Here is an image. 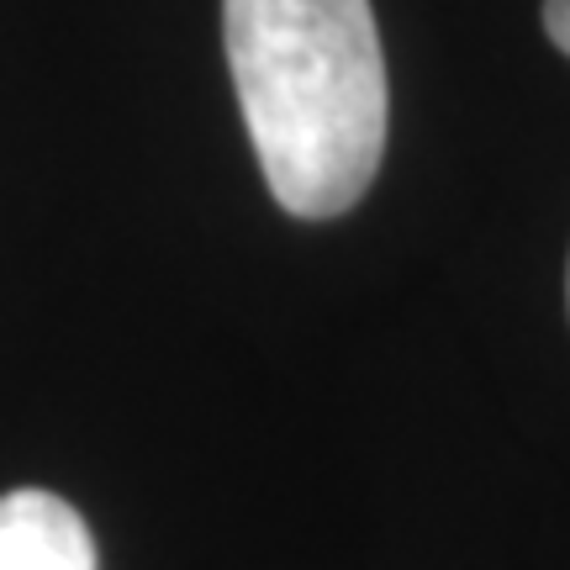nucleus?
<instances>
[{
  "label": "nucleus",
  "instance_id": "f257e3e1",
  "mask_svg": "<svg viewBox=\"0 0 570 570\" xmlns=\"http://www.w3.org/2000/svg\"><path fill=\"white\" fill-rule=\"evenodd\" d=\"M223 38L269 196L306 223L348 212L386 154L370 0H223Z\"/></svg>",
  "mask_w": 570,
  "mask_h": 570
},
{
  "label": "nucleus",
  "instance_id": "f03ea898",
  "mask_svg": "<svg viewBox=\"0 0 570 570\" xmlns=\"http://www.w3.org/2000/svg\"><path fill=\"white\" fill-rule=\"evenodd\" d=\"M0 570H96V544L85 518L53 491H6L0 497Z\"/></svg>",
  "mask_w": 570,
  "mask_h": 570
},
{
  "label": "nucleus",
  "instance_id": "7ed1b4c3",
  "mask_svg": "<svg viewBox=\"0 0 570 570\" xmlns=\"http://www.w3.org/2000/svg\"><path fill=\"white\" fill-rule=\"evenodd\" d=\"M544 32L560 53H570V0H544Z\"/></svg>",
  "mask_w": 570,
  "mask_h": 570
}]
</instances>
